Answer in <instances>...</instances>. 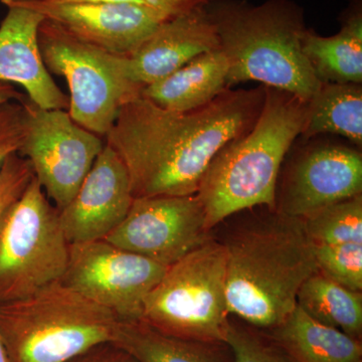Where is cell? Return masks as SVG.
<instances>
[{
	"instance_id": "21",
	"label": "cell",
	"mask_w": 362,
	"mask_h": 362,
	"mask_svg": "<svg viewBox=\"0 0 362 362\" xmlns=\"http://www.w3.org/2000/svg\"><path fill=\"white\" fill-rule=\"evenodd\" d=\"M297 305L314 320L361 340V292L343 287L316 272L300 287Z\"/></svg>"
},
{
	"instance_id": "4",
	"label": "cell",
	"mask_w": 362,
	"mask_h": 362,
	"mask_svg": "<svg viewBox=\"0 0 362 362\" xmlns=\"http://www.w3.org/2000/svg\"><path fill=\"white\" fill-rule=\"evenodd\" d=\"M204 7L228 61V89L252 81L307 101L320 89L302 52L301 6L292 0H209Z\"/></svg>"
},
{
	"instance_id": "20",
	"label": "cell",
	"mask_w": 362,
	"mask_h": 362,
	"mask_svg": "<svg viewBox=\"0 0 362 362\" xmlns=\"http://www.w3.org/2000/svg\"><path fill=\"white\" fill-rule=\"evenodd\" d=\"M343 136L356 147L362 146V86L325 83L309 100L303 136Z\"/></svg>"
},
{
	"instance_id": "6",
	"label": "cell",
	"mask_w": 362,
	"mask_h": 362,
	"mask_svg": "<svg viewBox=\"0 0 362 362\" xmlns=\"http://www.w3.org/2000/svg\"><path fill=\"white\" fill-rule=\"evenodd\" d=\"M226 288V247L211 239L168 267L146 298L141 321L169 337L225 343Z\"/></svg>"
},
{
	"instance_id": "15",
	"label": "cell",
	"mask_w": 362,
	"mask_h": 362,
	"mask_svg": "<svg viewBox=\"0 0 362 362\" xmlns=\"http://www.w3.org/2000/svg\"><path fill=\"white\" fill-rule=\"evenodd\" d=\"M218 49L216 26L204 6L162 21L132 54L118 56V65L123 75L143 90Z\"/></svg>"
},
{
	"instance_id": "14",
	"label": "cell",
	"mask_w": 362,
	"mask_h": 362,
	"mask_svg": "<svg viewBox=\"0 0 362 362\" xmlns=\"http://www.w3.org/2000/svg\"><path fill=\"white\" fill-rule=\"evenodd\" d=\"M133 201L127 168L105 143L77 194L59 211L69 244L106 239L129 213Z\"/></svg>"
},
{
	"instance_id": "12",
	"label": "cell",
	"mask_w": 362,
	"mask_h": 362,
	"mask_svg": "<svg viewBox=\"0 0 362 362\" xmlns=\"http://www.w3.org/2000/svg\"><path fill=\"white\" fill-rule=\"evenodd\" d=\"M16 1L58 23L78 40L121 57L132 54L162 21L173 18L158 9L135 4Z\"/></svg>"
},
{
	"instance_id": "25",
	"label": "cell",
	"mask_w": 362,
	"mask_h": 362,
	"mask_svg": "<svg viewBox=\"0 0 362 362\" xmlns=\"http://www.w3.org/2000/svg\"><path fill=\"white\" fill-rule=\"evenodd\" d=\"M225 343L232 349L233 362H291L279 347L235 324L228 325Z\"/></svg>"
},
{
	"instance_id": "8",
	"label": "cell",
	"mask_w": 362,
	"mask_h": 362,
	"mask_svg": "<svg viewBox=\"0 0 362 362\" xmlns=\"http://www.w3.org/2000/svg\"><path fill=\"white\" fill-rule=\"evenodd\" d=\"M37 40L47 71L68 82L71 118L105 138L123 105L139 97L141 88L123 75L118 56L78 40L54 21L45 18Z\"/></svg>"
},
{
	"instance_id": "22",
	"label": "cell",
	"mask_w": 362,
	"mask_h": 362,
	"mask_svg": "<svg viewBox=\"0 0 362 362\" xmlns=\"http://www.w3.org/2000/svg\"><path fill=\"white\" fill-rule=\"evenodd\" d=\"M113 343L136 362H220L204 343L169 337L143 321H120Z\"/></svg>"
},
{
	"instance_id": "11",
	"label": "cell",
	"mask_w": 362,
	"mask_h": 362,
	"mask_svg": "<svg viewBox=\"0 0 362 362\" xmlns=\"http://www.w3.org/2000/svg\"><path fill=\"white\" fill-rule=\"evenodd\" d=\"M209 232L197 194L139 197L105 240L169 267L211 240Z\"/></svg>"
},
{
	"instance_id": "29",
	"label": "cell",
	"mask_w": 362,
	"mask_h": 362,
	"mask_svg": "<svg viewBox=\"0 0 362 362\" xmlns=\"http://www.w3.org/2000/svg\"><path fill=\"white\" fill-rule=\"evenodd\" d=\"M153 6L168 16L187 13L195 7L206 6L209 0H149Z\"/></svg>"
},
{
	"instance_id": "2",
	"label": "cell",
	"mask_w": 362,
	"mask_h": 362,
	"mask_svg": "<svg viewBox=\"0 0 362 362\" xmlns=\"http://www.w3.org/2000/svg\"><path fill=\"white\" fill-rule=\"evenodd\" d=\"M223 245L228 314L266 329L284 322L296 308L300 287L317 272L303 218L270 211Z\"/></svg>"
},
{
	"instance_id": "23",
	"label": "cell",
	"mask_w": 362,
	"mask_h": 362,
	"mask_svg": "<svg viewBox=\"0 0 362 362\" xmlns=\"http://www.w3.org/2000/svg\"><path fill=\"white\" fill-rule=\"evenodd\" d=\"M303 221L314 245L362 244V194L318 209Z\"/></svg>"
},
{
	"instance_id": "31",
	"label": "cell",
	"mask_w": 362,
	"mask_h": 362,
	"mask_svg": "<svg viewBox=\"0 0 362 362\" xmlns=\"http://www.w3.org/2000/svg\"><path fill=\"white\" fill-rule=\"evenodd\" d=\"M47 1L56 2V4H135L156 8L149 0H47Z\"/></svg>"
},
{
	"instance_id": "24",
	"label": "cell",
	"mask_w": 362,
	"mask_h": 362,
	"mask_svg": "<svg viewBox=\"0 0 362 362\" xmlns=\"http://www.w3.org/2000/svg\"><path fill=\"white\" fill-rule=\"evenodd\" d=\"M317 272L354 291L362 290V244L315 245Z\"/></svg>"
},
{
	"instance_id": "18",
	"label": "cell",
	"mask_w": 362,
	"mask_h": 362,
	"mask_svg": "<svg viewBox=\"0 0 362 362\" xmlns=\"http://www.w3.org/2000/svg\"><path fill=\"white\" fill-rule=\"evenodd\" d=\"M228 64L220 49L206 52L158 82L140 96L166 110L188 112L211 103L228 88Z\"/></svg>"
},
{
	"instance_id": "30",
	"label": "cell",
	"mask_w": 362,
	"mask_h": 362,
	"mask_svg": "<svg viewBox=\"0 0 362 362\" xmlns=\"http://www.w3.org/2000/svg\"><path fill=\"white\" fill-rule=\"evenodd\" d=\"M26 98L28 96L23 94V93L20 92V90H16L13 84L0 82V106L13 101L23 103Z\"/></svg>"
},
{
	"instance_id": "3",
	"label": "cell",
	"mask_w": 362,
	"mask_h": 362,
	"mask_svg": "<svg viewBox=\"0 0 362 362\" xmlns=\"http://www.w3.org/2000/svg\"><path fill=\"white\" fill-rule=\"evenodd\" d=\"M309 101L266 87L256 122L216 154L197 195L209 230L226 218L256 206L277 209L278 177L286 154L303 132Z\"/></svg>"
},
{
	"instance_id": "17",
	"label": "cell",
	"mask_w": 362,
	"mask_h": 362,
	"mask_svg": "<svg viewBox=\"0 0 362 362\" xmlns=\"http://www.w3.org/2000/svg\"><path fill=\"white\" fill-rule=\"evenodd\" d=\"M340 23L339 32L331 37L306 28L301 39L302 52L321 84H361V0H352Z\"/></svg>"
},
{
	"instance_id": "26",
	"label": "cell",
	"mask_w": 362,
	"mask_h": 362,
	"mask_svg": "<svg viewBox=\"0 0 362 362\" xmlns=\"http://www.w3.org/2000/svg\"><path fill=\"white\" fill-rule=\"evenodd\" d=\"M33 177L32 166L25 157L11 154L0 170V218L25 192Z\"/></svg>"
},
{
	"instance_id": "5",
	"label": "cell",
	"mask_w": 362,
	"mask_h": 362,
	"mask_svg": "<svg viewBox=\"0 0 362 362\" xmlns=\"http://www.w3.org/2000/svg\"><path fill=\"white\" fill-rule=\"evenodd\" d=\"M119 323L113 312L61 280L0 304V333L11 362H66L113 342Z\"/></svg>"
},
{
	"instance_id": "16",
	"label": "cell",
	"mask_w": 362,
	"mask_h": 362,
	"mask_svg": "<svg viewBox=\"0 0 362 362\" xmlns=\"http://www.w3.org/2000/svg\"><path fill=\"white\" fill-rule=\"evenodd\" d=\"M7 8L0 23V82L20 85L42 109L68 111L70 100L52 80L40 51L39 28L45 18L16 0H0Z\"/></svg>"
},
{
	"instance_id": "1",
	"label": "cell",
	"mask_w": 362,
	"mask_h": 362,
	"mask_svg": "<svg viewBox=\"0 0 362 362\" xmlns=\"http://www.w3.org/2000/svg\"><path fill=\"white\" fill-rule=\"evenodd\" d=\"M265 96V86L226 89L188 112L139 96L123 105L105 139L125 164L134 199L197 194L216 154L256 122Z\"/></svg>"
},
{
	"instance_id": "10",
	"label": "cell",
	"mask_w": 362,
	"mask_h": 362,
	"mask_svg": "<svg viewBox=\"0 0 362 362\" xmlns=\"http://www.w3.org/2000/svg\"><path fill=\"white\" fill-rule=\"evenodd\" d=\"M168 267L106 240L70 244L62 282L109 309L120 321H141L146 298Z\"/></svg>"
},
{
	"instance_id": "27",
	"label": "cell",
	"mask_w": 362,
	"mask_h": 362,
	"mask_svg": "<svg viewBox=\"0 0 362 362\" xmlns=\"http://www.w3.org/2000/svg\"><path fill=\"white\" fill-rule=\"evenodd\" d=\"M26 112L20 102L0 106V170L11 154L18 153L25 138Z\"/></svg>"
},
{
	"instance_id": "9",
	"label": "cell",
	"mask_w": 362,
	"mask_h": 362,
	"mask_svg": "<svg viewBox=\"0 0 362 362\" xmlns=\"http://www.w3.org/2000/svg\"><path fill=\"white\" fill-rule=\"evenodd\" d=\"M23 104L26 129L18 153L28 159L47 199L62 211L103 150V139L76 123L66 110L42 109L28 98Z\"/></svg>"
},
{
	"instance_id": "13",
	"label": "cell",
	"mask_w": 362,
	"mask_h": 362,
	"mask_svg": "<svg viewBox=\"0 0 362 362\" xmlns=\"http://www.w3.org/2000/svg\"><path fill=\"white\" fill-rule=\"evenodd\" d=\"M362 192V154L345 145H314L292 164L277 209L304 218Z\"/></svg>"
},
{
	"instance_id": "32",
	"label": "cell",
	"mask_w": 362,
	"mask_h": 362,
	"mask_svg": "<svg viewBox=\"0 0 362 362\" xmlns=\"http://www.w3.org/2000/svg\"><path fill=\"white\" fill-rule=\"evenodd\" d=\"M0 362H11L1 333H0Z\"/></svg>"
},
{
	"instance_id": "7",
	"label": "cell",
	"mask_w": 362,
	"mask_h": 362,
	"mask_svg": "<svg viewBox=\"0 0 362 362\" xmlns=\"http://www.w3.org/2000/svg\"><path fill=\"white\" fill-rule=\"evenodd\" d=\"M69 252L59 211L33 175L0 218V304L61 280Z\"/></svg>"
},
{
	"instance_id": "19",
	"label": "cell",
	"mask_w": 362,
	"mask_h": 362,
	"mask_svg": "<svg viewBox=\"0 0 362 362\" xmlns=\"http://www.w3.org/2000/svg\"><path fill=\"white\" fill-rule=\"evenodd\" d=\"M272 330L276 344L291 362H362L361 340L314 320L298 305Z\"/></svg>"
},
{
	"instance_id": "28",
	"label": "cell",
	"mask_w": 362,
	"mask_h": 362,
	"mask_svg": "<svg viewBox=\"0 0 362 362\" xmlns=\"http://www.w3.org/2000/svg\"><path fill=\"white\" fill-rule=\"evenodd\" d=\"M66 362H136L125 350L113 342L102 343Z\"/></svg>"
}]
</instances>
